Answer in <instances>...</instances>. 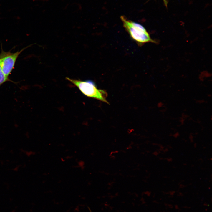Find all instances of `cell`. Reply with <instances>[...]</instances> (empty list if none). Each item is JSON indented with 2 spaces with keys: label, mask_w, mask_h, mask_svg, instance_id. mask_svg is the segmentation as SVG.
<instances>
[{
  "label": "cell",
  "mask_w": 212,
  "mask_h": 212,
  "mask_svg": "<svg viewBox=\"0 0 212 212\" xmlns=\"http://www.w3.org/2000/svg\"><path fill=\"white\" fill-rule=\"evenodd\" d=\"M120 19L123 25L130 37L139 45L148 42L155 43L143 26L138 23L129 20L122 16Z\"/></svg>",
  "instance_id": "cell-1"
},
{
  "label": "cell",
  "mask_w": 212,
  "mask_h": 212,
  "mask_svg": "<svg viewBox=\"0 0 212 212\" xmlns=\"http://www.w3.org/2000/svg\"><path fill=\"white\" fill-rule=\"evenodd\" d=\"M66 79L77 87L86 96L109 104L106 99L107 95L106 92L104 90L98 89L92 81H82L67 77Z\"/></svg>",
  "instance_id": "cell-2"
},
{
  "label": "cell",
  "mask_w": 212,
  "mask_h": 212,
  "mask_svg": "<svg viewBox=\"0 0 212 212\" xmlns=\"http://www.w3.org/2000/svg\"><path fill=\"white\" fill-rule=\"evenodd\" d=\"M26 48H24L14 53L8 54L2 57H0V65L6 76L8 77L13 69L19 55Z\"/></svg>",
  "instance_id": "cell-3"
},
{
  "label": "cell",
  "mask_w": 212,
  "mask_h": 212,
  "mask_svg": "<svg viewBox=\"0 0 212 212\" xmlns=\"http://www.w3.org/2000/svg\"><path fill=\"white\" fill-rule=\"evenodd\" d=\"M8 77L5 76L4 73L0 65V85L3 83L7 80Z\"/></svg>",
  "instance_id": "cell-4"
},
{
  "label": "cell",
  "mask_w": 212,
  "mask_h": 212,
  "mask_svg": "<svg viewBox=\"0 0 212 212\" xmlns=\"http://www.w3.org/2000/svg\"><path fill=\"white\" fill-rule=\"evenodd\" d=\"M179 133L178 132H177L175 133L173 135V136L174 137L176 138L179 136Z\"/></svg>",
  "instance_id": "cell-5"
},
{
  "label": "cell",
  "mask_w": 212,
  "mask_h": 212,
  "mask_svg": "<svg viewBox=\"0 0 212 212\" xmlns=\"http://www.w3.org/2000/svg\"><path fill=\"white\" fill-rule=\"evenodd\" d=\"M162 105H163L162 103H161V102H160L159 103H158V107H161Z\"/></svg>",
  "instance_id": "cell-6"
},
{
  "label": "cell",
  "mask_w": 212,
  "mask_h": 212,
  "mask_svg": "<svg viewBox=\"0 0 212 212\" xmlns=\"http://www.w3.org/2000/svg\"><path fill=\"white\" fill-rule=\"evenodd\" d=\"M167 160L168 162H170L172 161V158H167Z\"/></svg>",
  "instance_id": "cell-7"
},
{
  "label": "cell",
  "mask_w": 212,
  "mask_h": 212,
  "mask_svg": "<svg viewBox=\"0 0 212 212\" xmlns=\"http://www.w3.org/2000/svg\"><path fill=\"white\" fill-rule=\"evenodd\" d=\"M154 154L155 155H157L158 154V153L157 152L155 151L154 153Z\"/></svg>",
  "instance_id": "cell-8"
},
{
  "label": "cell",
  "mask_w": 212,
  "mask_h": 212,
  "mask_svg": "<svg viewBox=\"0 0 212 212\" xmlns=\"http://www.w3.org/2000/svg\"><path fill=\"white\" fill-rule=\"evenodd\" d=\"M163 1H164V2L165 5H166L167 4V2L166 1V0H163Z\"/></svg>",
  "instance_id": "cell-9"
},
{
  "label": "cell",
  "mask_w": 212,
  "mask_h": 212,
  "mask_svg": "<svg viewBox=\"0 0 212 212\" xmlns=\"http://www.w3.org/2000/svg\"><path fill=\"white\" fill-rule=\"evenodd\" d=\"M194 147L195 148L196 147V146H197V145H196V143H194Z\"/></svg>",
  "instance_id": "cell-10"
},
{
  "label": "cell",
  "mask_w": 212,
  "mask_h": 212,
  "mask_svg": "<svg viewBox=\"0 0 212 212\" xmlns=\"http://www.w3.org/2000/svg\"><path fill=\"white\" fill-rule=\"evenodd\" d=\"M89 210H90V212H92L90 209H89Z\"/></svg>",
  "instance_id": "cell-11"
}]
</instances>
